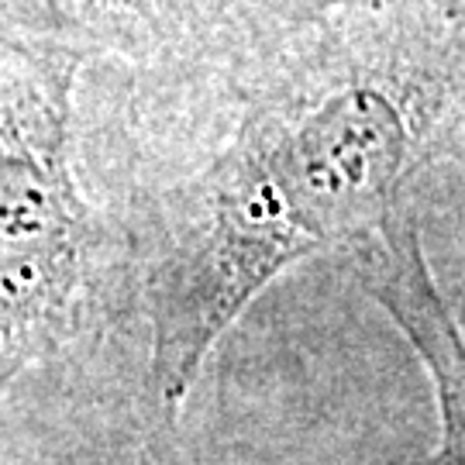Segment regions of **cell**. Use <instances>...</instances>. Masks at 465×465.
Instances as JSON below:
<instances>
[{
    "label": "cell",
    "instance_id": "cell-1",
    "mask_svg": "<svg viewBox=\"0 0 465 465\" xmlns=\"http://www.w3.org/2000/svg\"><path fill=\"white\" fill-rule=\"evenodd\" d=\"M324 17L245 73L255 90L228 142L159 203L138 297L166 407L272 282L372 232L420 166L438 100L321 35Z\"/></svg>",
    "mask_w": 465,
    "mask_h": 465
},
{
    "label": "cell",
    "instance_id": "cell-2",
    "mask_svg": "<svg viewBox=\"0 0 465 465\" xmlns=\"http://www.w3.org/2000/svg\"><path fill=\"white\" fill-rule=\"evenodd\" d=\"M80 69L0 38V393L107 314L121 238L80 180Z\"/></svg>",
    "mask_w": 465,
    "mask_h": 465
},
{
    "label": "cell",
    "instance_id": "cell-3",
    "mask_svg": "<svg viewBox=\"0 0 465 465\" xmlns=\"http://www.w3.org/2000/svg\"><path fill=\"white\" fill-rule=\"evenodd\" d=\"M341 0H0V38L63 59L128 66L155 80L232 69L245 76Z\"/></svg>",
    "mask_w": 465,
    "mask_h": 465
},
{
    "label": "cell",
    "instance_id": "cell-4",
    "mask_svg": "<svg viewBox=\"0 0 465 465\" xmlns=\"http://www.w3.org/2000/svg\"><path fill=\"white\" fill-rule=\"evenodd\" d=\"M359 280L428 366L438 403V449L424 465H465V331L434 280L411 211H390L359 242Z\"/></svg>",
    "mask_w": 465,
    "mask_h": 465
}]
</instances>
